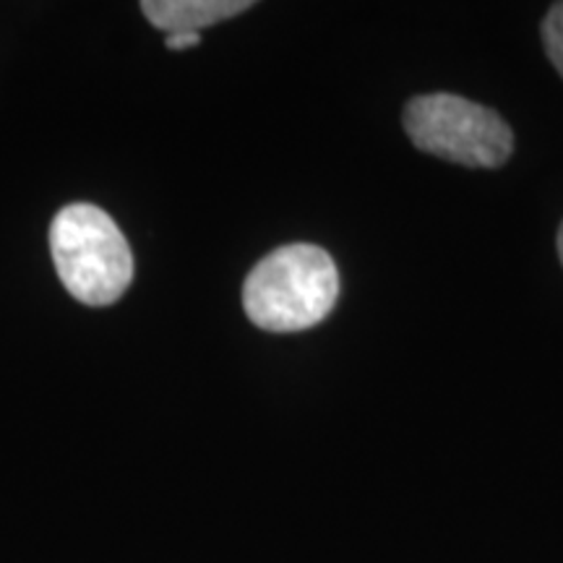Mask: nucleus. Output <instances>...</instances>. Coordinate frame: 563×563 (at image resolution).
Returning <instances> with one entry per match:
<instances>
[{
  "label": "nucleus",
  "instance_id": "obj_1",
  "mask_svg": "<svg viewBox=\"0 0 563 563\" xmlns=\"http://www.w3.org/2000/svg\"><path fill=\"white\" fill-rule=\"evenodd\" d=\"M340 272L327 251L311 243L282 245L256 264L243 287L249 319L266 332H302L332 313Z\"/></svg>",
  "mask_w": 563,
  "mask_h": 563
},
{
  "label": "nucleus",
  "instance_id": "obj_2",
  "mask_svg": "<svg viewBox=\"0 0 563 563\" xmlns=\"http://www.w3.org/2000/svg\"><path fill=\"white\" fill-rule=\"evenodd\" d=\"M51 251L66 290L87 306H110L129 290L133 256L121 228L95 203H70L53 220Z\"/></svg>",
  "mask_w": 563,
  "mask_h": 563
},
{
  "label": "nucleus",
  "instance_id": "obj_3",
  "mask_svg": "<svg viewBox=\"0 0 563 563\" xmlns=\"http://www.w3.org/2000/svg\"><path fill=\"white\" fill-rule=\"evenodd\" d=\"M405 131L420 152L464 167H501L514 133L496 110L460 95H422L407 102Z\"/></svg>",
  "mask_w": 563,
  "mask_h": 563
},
{
  "label": "nucleus",
  "instance_id": "obj_4",
  "mask_svg": "<svg viewBox=\"0 0 563 563\" xmlns=\"http://www.w3.org/2000/svg\"><path fill=\"white\" fill-rule=\"evenodd\" d=\"M251 5L249 0H144L141 11L167 34H201L207 26L241 16Z\"/></svg>",
  "mask_w": 563,
  "mask_h": 563
},
{
  "label": "nucleus",
  "instance_id": "obj_5",
  "mask_svg": "<svg viewBox=\"0 0 563 563\" xmlns=\"http://www.w3.org/2000/svg\"><path fill=\"white\" fill-rule=\"evenodd\" d=\"M543 42L548 58H551L555 70H559L563 79V3H555L553 9L548 11L543 24Z\"/></svg>",
  "mask_w": 563,
  "mask_h": 563
},
{
  "label": "nucleus",
  "instance_id": "obj_6",
  "mask_svg": "<svg viewBox=\"0 0 563 563\" xmlns=\"http://www.w3.org/2000/svg\"><path fill=\"white\" fill-rule=\"evenodd\" d=\"M201 42V34H167L165 45L170 51H188V47H196Z\"/></svg>",
  "mask_w": 563,
  "mask_h": 563
},
{
  "label": "nucleus",
  "instance_id": "obj_7",
  "mask_svg": "<svg viewBox=\"0 0 563 563\" xmlns=\"http://www.w3.org/2000/svg\"><path fill=\"white\" fill-rule=\"evenodd\" d=\"M559 256H561V262H563V224H561V230H559Z\"/></svg>",
  "mask_w": 563,
  "mask_h": 563
}]
</instances>
